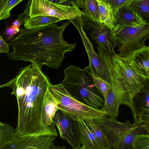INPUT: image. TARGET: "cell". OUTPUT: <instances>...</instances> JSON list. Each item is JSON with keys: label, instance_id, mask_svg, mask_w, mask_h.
Returning a JSON list of instances; mask_svg holds the SVG:
<instances>
[{"label": "cell", "instance_id": "4fadbf2b", "mask_svg": "<svg viewBox=\"0 0 149 149\" xmlns=\"http://www.w3.org/2000/svg\"><path fill=\"white\" fill-rule=\"evenodd\" d=\"M62 139L66 140L73 149H79L81 144L78 124L58 109L52 119Z\"/></svg>", "mask_w": 149, "mask_h": 149}, {"label": "cell", "instance_id": "f546056e", "mask_svg": "<svg viewBox=\"0 0 149 149\" xmlns=\"http://www.w3.org/2000/svg\"><path fill=\"white\" fill-rule=\"evenodd\" d=\"M12 25L14 26L19 27L21 25L20 22L17 20H16L14 21Z\"/></svg>", "mask_w": 149, "mask_h": 149}, {"label": "cell", "instance_id": "ba28073f", "mask_svg": "<svg viewBox=\"0 0 149 149\" xmlns=\"http://www.w3.org/2000/svg\"><path fill=\"white\" fill-rule=\"evenodd\" d=\"M57 136L43 135L20 138L10 125L0 123V149H50Z\"/></svg>", "mask_w": 149, "mask_h": 149}, {"label": "cell", "instance_id": "4316f807", "mask_svg": "<svg viewBox=\"0 0 149 149\" xmlns=\"http://www.w3.org/2000/svg\"><path fill=\"white\" fill-rule=\"evenodd\" d=\"M6 29L5 30V34L8 40L10 39L14 35L18 33L19 29L18 27L12 25L10 27L8 26V24H5Z\"/></svg>", "mask_w": 149, "mask_h": 149}, {"label": "cell", "instance_id": "7c38bea8", "mask_svg": "<svg viewBox=\"0 0 149 149\" xmlns=\"http://www.w3.org/2000/svg\"><path fill=\"white\" fill-rule=\"evenodd\" d=\"M83 26L97 46L102 47L111 56L115 55L114 48L117 46L112 30L100 22L93 20L82 16Z\"/></svg>", "mask_w": 149, "mask_h": 149}, {"label": "cell", "instance_id": "277c9868", "mask_svg": "<svg viewBox=\"0 0 149 149\" xmlns=\"http://www.w3.org/2000/svg\"><path fill=\"white\" fill-rule=\"evenodd\" d=\"M94 121L107 136L111 148L133 149V142L136 136L143 134L145 127L143 123L132 124L127 120L118 122L116 118L105 117Z\"/></svg>", "mask_w": 149, "mask_h": 149}, {"label": "cell", "instance_id": "7402d4cb", "mask_svg": "<svg viewBox=\"0 0 149 149\" xmlns=\"http://www.w3.org/2000/svg\"><path fill=\"white\" fill-rule=\"evenodd\" d=\"M130 5L144 23L149 24V0H132Z\"/></svg>", "mask_w": 149, "mask_h": 149}, {"label": "cell", "instance_id": "8992f818", "mask_svg": "<svg viewBox=\"0 0 149 149\" xmlns=\"http://www.w3.org/2000/svg\"><path fill=\"white\" fill-rule=\"evenodd\" d=\"M77 29L82 40L88 57V65L91 73L112 84L113 77L112 57L100 46H97V52H95L93 45L84 29L82 16L69 20Z\"/></svg>", "mask_w": 149, "mask_h": 149}, {"label": "cell", "instance_id": "30bf717a", "mask_svg": "<svg viewBox=\"0 0 149 149\" xmlns=\"http://www.w3.org/2000/svg\"><path fill=\"white\" fill-rule=\"evenodd\" d=\"M112 58L113 77L122 82L132 97L143 86L145 78L138 74L126 58H121L116 54Z\"/></svg>", "mask_w": 149, "mask_h": 149}, {"label": "cell", "instance_id": "d6986e66", "mask_svg": "<svg viewBox=\"0 0 149 149\" xmlns=\"http://www.w3.org/2000/svg\"><path fill=\"white\" fill-rule=\"evenodd\" d=\"M99 7L100 22L112 30L116 22L111 7L106 0H97Z\"/></svg>", "mask_w": 149, "mask_h": 149}, {"label": "cell", "instance_id": "ffe728a7", "mask_svg": "<svg viewBox=\"0 0 149 149\" xmlns=\"http://www.w3.org/2000/svg\"><path fill=\"white\" fill-rule=\"evenodd\" d=\"M84 15L95 21L100 22L99 7L97 0H77Z\"/></svg>", "mask_w": 149, "mask_h": 149}, {"label": "cell", "instance_id": "9c48e42d", "mask_svg": "<svg viewBox=\"0 0 149 149\" xmlns=\"http://www.w3.org/2000/svg\"><path fill=\"white\" fill-rule=\"evenodd\" d=\"M113 35L119 52L118 56L127 58L146 46L145 42L149 39V24L127 27L116 32Z\"/></svg>", "mask_w": 149, "mask_h": 149}, {"label": "cell", "instance_id": "f1b7e54d", "mask_svg": "<svg viewBox=\"0 0 149 149\" xmlns=\"http://www.w3.org/2000/svg\"><path fill=\"white\" fill-rule=\"evenodd\" d=\"M145 129L146 131L149 134V123H145L144 124Z\"/></svg>", "mask_w": 149, "mask_h": 149}, {"label": "cell", "instance_id": "ac0fdd59", "mask_svg": "<svg viewBox=\"0 0 149 149\" xmlns=\"http://www.w3.org/2000/svg\"><path fill=\"white\" fill-rule=\"evenodd\" d=\"M61 20L58 18L46 15H39L28 17L24 21L25 29L34 30L56 23Z\"/></svg>", "mask_w": 149, "mask_h": 149}, {"label": "cell", "instance_id": "d6a6232c", "mask_svg": "<svg viewBox=\"0 0 149 149\" xmlns=\"http://www.w3.org/2000/svg\"><path fill=\"white\" fill-rule=\"evenodd\" d=\"M60 149H67L66 148V147L65 146H61V147ZM68 149H70V148H69Z\"/></svg>", "mask_w": 149, "mask_h": 149}, {"label": "cell", "instance_id": "4dcf8cb0", "mask_svg": "<svg viewBox=\"0 0 149 149\" xmlns=\"http://www.w3.org/2000/svg\"><path fill=\"white\" fill-rule=\"evenodd\" d=\"M61 146L54 145L53 146L50 148V149H60Z\"/></svg>", "mask_w": 149, "mask_h": 149}, {"label": "cell", "instance_id": "7a4b0ae2", "mask_svg": "<svg viewBox=\"0 0 149 149\" xmlns=\"http://www.w3.org/2000/svg\"><path fill=\"white\" fill-rule=\"evenodd\" d=\"M71 23L68 20L61 26L56 23L34 30L22 29L19 35L9 43L12 51L7 56L10 60L33 62L57 69L65 54L74 49L76 43L65 41L63 34Z\"/></svg>", "mask_w": 149, "mask_h": 149}, {"label": "cell", "instance_id": "44dd1931", "mask_svg": "<svg viewBox=\"0 0 149 149\" xmlns=\"http://www.w3.org/2000/svg\"><path fill=\"white\" fill-rule=\"evenodd\" d=\"M91 128L101 149H112L108 139L104 131L94 120H84Z\"/></svg>", "mask_w": 149, "mask_h": 149}, {"label": "cell", "instance_id": "5b68a950", "mask_svg": "<svg viewBox=\"0 0 149 149\" xmlns=\"http://www.w3.org/2000/svg\"><path fill=\"white\" fill-rule=\"evenodd\" d=\"M24 12L18 17L22 22H24L28 17L46 15L57 17L61 20L71 19L84 15L75 0H64L56 3L47 0H29Z\"/></svg>", "mask_w": 149, "mask_h": 149}, {"label": "cell", "instance_id": "83f0119b", "mask_svg": "<svg viewBox=\"0 0 149 149\" xmlns=\"http://www.w3.org/2000/svg\"><path fill=\"white\" fill-rule=\"evenodd\" d=\"M9 51V44L4 40L0 35V52L8 53Z\"/></svg>", "mask_w": 149, "mask_h": 149}, {"label": "cell", "instance_id": "e0dca14e", "mask_svg": "<svg viewBox=\"0 0 149 149\" xmlns=\"http://www.w3.org/2000/svg\"><path fill=\"white\" fill-rule=\"evenodd\" d=\"M79 127L81 140L88 149H101L91 128L85 120L80 118L77 121Z\"/></svg>", "mask_w": 149, "mask_h": 149}, {"label": "cell", "instance_id": "484cf974", "mask_svg": "<svg viewBox=\"0 0 149 149\" xmlns=\"http://www.w3.org/2000/svg\"><path fill=\"white\" fill-rule=\"evenodd\" d=\"M132 0H106L112 9L114 15L117 10L122 6L131 3Z\"/></svg>", "mask_w": 149, "mask_h": 149}, {"label": "cell", "instance_id": "5bb4252c", "mask_svg": "<svg viewBox=\"0 0 149 149\" xmlns=\"http://www.w3.org/2000/svg\"><path fill=\"white\" fill-rule=\"evenodd\" d=\"M134 123H149V79L145 78L143 86L132 97Z\"/></svg>", "mask_w": 149, "mask_h": 149}, {"label": "cell", "instance_id": "9a60e30c", "mask_svg": "<svg viewBox=\"0 0 149 149\" xmlns=\"http://www.w3.org/2000/svg\"><path fill=\"white\" fill-rule=\"evenodd\" d=\"M130 3L122 6L114 14V16L116 22L112 30L113 34L127 27L141 26L146 24Z\"/></svg>", "mask_w": 149, "mask_h": 149}, {"label": "cell", "instance_id": "1f68e13d", "mask_svg": "<svg viewBox=\"0 0 149 149\" xmlns=\"http://www.w3.org/2000/svg\"><path fill=\"white\" fill-rule=\"evenodd\" d=\"M79 149H88L86 148L85 147H84V146L81 147Z\"/></svg>", "mask_w": 149, "mask_h": 149}, {"label": "cell", "instance_id": "52a82bcc", "mask_svg": "<svg viewBox=\"0 0 149 149\" xmlns=\"http://www.w3.org/2000/svg\"><path fill=\"white\" fill-rule=\"evenodd\" d=\"M49 90L58 103V109L74 121L78 118L95 120L108 116L100 110L93 108L77 100L61 84L51 85Z\"/></svg>", "mask_w": 149, "mask_h": 149}, {"label": "cell", "instance_id": "cb8c5ba5", "mask_svg": "<svg viewBox=\"0 0 149 149\" xmlns=\"http://www.w3.org/2000/svg\"><path fill=\"white\" fill-rule=\"evenodd\" d=\"M91 74L95 86L101 93L105 100L109 91L111 85L103 79L96 77L92 73Z\"/></svg>", "mask_w": 149, "mask_h": 149}, {"label": "cell", "instance_id": "3957f363", "mask_svg": "<svg viewBox=\"0 0 149 149\" xmlns=\"http://www.w3.org/2000/svg\"><path fill=\"white\" fill-rule=\"evenodd\" d=\"M60 84L75 98L94 109L100 110L104 99L94 83L89 66L84 69L70 64L64 71Z\"/></svg>", "mask_w": 149, "mask_h": 149}, {"label": "cell", "instance_id": "603a6c76", "mask_svg": "<svg viewBox=\"0 0 149 149\" xmlns=\"http://www.w3.org/2000/svg\"><path fill=\"white\" fill-rule=\"evenodd\" d=\"M22 0H1L0 3V19L9 18L11 10Z\"/></svg>", "mask_w": 149, "mask_h": 149}, {"label": "cell", "instance_id": "2e32d148", "mask_svg": "<svg viewBox=\"0 0 149 149\" xmlns=\"http://www.w3.org/2000/svg\"><path fill=\"white\" fill-rule=\"evenodd\" d=\"M127 59L138 74L149 79V46L134 53Z\"/></svg>", "mask_w": 149, "mask_h": 149}, {"label": "cell", "instance_id": "8fae6325", "mask_svg": "<svg viewBox=\"0 0 149 149\" xmlns=\"http://www.w3.org/2000/svg\"><path fill=\"white\" fill-rule=\"evenodd\" d=\"M132 98L122 82L113 77L109 91L100 110L107 114L109 118L114 119L119 114V107L121 104L127 106L133 111Z\"/></svg>", "mask_w": 149, "mask_h": 149}, {"label": "cell", "instance_id": "6da1fadb", "mask_svg": "<svg viewBox=\"0 0 149 149\" xmlns=\"http://www.w3.org/2000/svg\"><path fill=\"white\" fill-rule=\"evenodd\" d=\"M20 69L17 75L0 88L9 87L17 98L18 119L15 132L21 138L29 136L53 135L43 127L42 118L49 88V77L36 63Z\"/></svg>", "mask_w": 149, "mask_h": 149}, {"label": "cell", "instance_id": "d4e9b609", "mask_svg": "<svg viewBox=\"0 0 149 149\" xmlns=\"http://www.w3.org/2000/svg\"><path fill=\"white\" fill-rule=\"evenodd\" d=\"M133 149H149V134L138 135L133 142Z\"/></svg>", "mask_w": 149, "mask_h": 149}]
</instances>
